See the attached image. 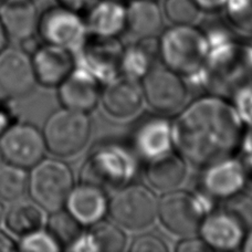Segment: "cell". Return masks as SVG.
<instances>
[{
    "label": "cell",
    "instance_id": "6da1fadb",
    "mask_svg": "<svg viewBox=\"0 0 252 252\" xmlns=\"http://www.w3.org/2000/svg\"><path fill=\"white\" fill-rule=\"evenodd\" d=\"M172 124L179 155L199 167L232 157L246 132L236 107L215 94L192 102Z\"/></svg>",
    "mask_w": 252,
    "mask_h": 252
},
{
    "label": "cell",
    "instance_id": "7a4b0ae2",
    "mask_svg": "<svg viewBox=\"0 0 252 252\" xmlns=\"http://www.w3.org/2000/svg\"><path fill=\"white\" fill-rule=\"evenodd\" d=\"M158 53L164 65L182 76L199 78L209 44L204 30L192 25H173L160 34Z\"/></svg>",
    "mask_w": 252,
    "mask_h": 252
},
{
    "label": "cell",
    "instance_id": "3957f363",
    "mask_svg": "<svg viewBox=\"0 0 252 252\" xmlns=\"http://www.w3.org/2000/svg\"><path fill=\"white\" fill-rule=\"evenodd\" d=\"M136 156L119 144L96 147L81 170L82 183L102 188L103 190L122 188L130 184L137 174Z\"/></svg>",
    "mask_w": 252,
    "mask_h": 252
},
{
    "label": "cell",
    "instance_id": "277c9868",
    "mask_svg": "<svg viewBox=\"0 0 252 252\" xmlns=\"http://www.w3.org/2000/svg\"><path fill=\"white\" fill-rule=\"evenodd\" d=\"M42 134L48 152L58 157H72L87 146L91 121L87 113L63 107L47 119Z\"/></svg>",
    "mask_w": 252,
    "mask_h": 252
},
{
    "label": "cell",
    "instance_id": "5b68a950",
    "mask_svg": "<svg viewBox=\"0 0 252 252\" xmlns=\"http://www.w3.org/2000/svg\"><path fill=\"white\" fill-rule=\"evenodd\" d=\"M73 187V173L61 160L43 158L31 168L28 192L31 199L49 213L64 207Z\"/></svg>",
    "mask_w": 252,
    "mask_h": 252
},
{
    "label": "cell",
    "instance_id": "8992f818",
    "mask_svg": "<svg viewBox=\"0 0 252 252\" xmlns=\"http://www.w3.org/2000/svg\"><path fill=\"white\" fill-rule=\"evenodd\" d=\"M211 198L204 195L170 190L158 201L160 222L170 233L179 237H189L199 230L202 220L208 215Z\"/></svg>",
    "mask_w": 252,
    "mask_h": 252
},
{
    "label": "cell",
    "instance_id": "52a82bcc",
    "mask_svg": "<svg viewBox=\"0 0 252 252\" xmlns=\"http://www.w3.org/2000/svg\"><path fill=\"white\" fill-rule=\"evenodd\" d=\"M109 214L120 227L141 231L155 221L158 215V200L147 187L128 184L118 189L109 201Z\"/></svg>",
    "mask_w": 252,
    "mask_h": 252
},
{
    "label": "cell",
    "instance_id": "ba28073f",
    "mask_svg": "<svg viewBox=\"0 0 252 252\" xmlns=\"http://www.w3.org/2000/svg\"><path fill=\"white\" fill-rule=\"evenodd\" d=\"M38 33L44 43L66 49L73 55L83 47L90 35L80 12L60 4L40 15Z\"/></svg>",
    "mask_w": 252,
    "mask_h": 252
},
{
    "label": "cell",
    "instance_id": "9c48e42d",
    "mask_svg": "<svg viewBox=\"0 0 252 252\" xmlns=\"http://www.w3.org/2000/svg\"><path fill=\"white\" fill-rule=\"evenodd\" d=\"M143 95L161 115L174 114L185 105L188 90L183 76L167 66H153L142 79Z\"/></svg>",
    "mask_w": 252,
    "mask_h": 252
},
{
    "label": "cell",
    "instance_id": "30bf717a",
    "mask_svg": "<svg viewBox=\"0 0 252 252\" xmlns=\"http://www.w3.org/2000/svg\"><path fill=\"white\" fill-rule=\"evenodd\" d=\"M0 151L6 163L28 169L44 158L47 146L37 126L15 122L0 135Z\"/></svg>",
    "mask_w": 252,
    "mask_h": 252
},
{
    "label": "cell",
    "instance_id": "8fae6325",
    "mask_svg": "<svg viewBox=\"0 0 252 252\" xmlns=\"http://www.w3.org/2000/svg\"><path fill=\"white\" fill-rule=\"evenodd\" d=\"M32 60L21 48L6 47L0 51V95L3 98H21L37 87Z\"/></svg>",
    "mask_w": 252,
    "mask_h": 252
},
{
    "label": "cell",
    "instance_id": "7c38bea8",
    "mask_svg": "<svg viewBox=\"0 0 252 252\" xmlns=\"http://www.w3.org/2000/svg\"><path fill=\"white\" fill-rule=\"evenodd\" d=\"M123 49L116 38L90 35L83 47L74 53L75 66L89 71L95 78L104 82L113 80L120 73L121 57Z\"/></svg>",
    "mask_w": 252,
    "mask_h": 252
},
{
    "label": "cell",
    "instance_id": "4fadbf2b",
    "mask_svg": "<svg viewBox=\"0 0 252 252\" xmlns=\"http://www.w3.org/2000/svg\"><path fill=\"white\" fill-rule=\"evenodd\" d=\"M201 188L211 199H227L242 191L247 186V170L244 161L228 157L204 167Z\"/></svg>",
    "mask_w": 252,
    "mask_h": 252
},
{
    "label": "cell",
    "instance_id": "5bb4252c",
    "mask_svg": "<svg viewBox=\"0 0 252 252\" xmlns=\"http://www.w3.org/2000/svg\"><path fill=\"white\" fill-rule=\"evenodd\" d=\"M198 231L209 248L217 251L239 249L248 233L239 220L223 208L206 215Z\"/></svg>",
    "mask_w": 252,
    "mask_h": 252
},
{
    "label": "cell",
    "instance_id": "9a60e30c",
    "mask_svg": "<svg viewBox=\"0 0 252 252\" xmlns=\"http://www.w3.org/2000/svg\"><path fill=\"white\" fill-rule=\"evenodd\" d=\"M100 83L89 71L74 66L58 87V96L65 109L88 114L95 109L101 98Z\"/></svg>",
    "mask_w": 252,
    "mask_h": 252
},
{
    "label": "cell",
    "instance_id": "2e32d148",
    "mask_svg": "<svg viewBox=\"0 0 252 252\" xmlns=\"http://www.w3.org/2000/svg\"><path fill=\"white\" fill-rule=\"evenodd\" d=\"M100 100L105 112L112 118L128 119L142 107L144 101L142 84L138 80L118 75L106 83Z\"/></svg>",
    "mask_w": 252,
    "mask_h": 252
},
{
    "label": "cell",
    "instance_id": "e0dca14e",
    "mask_svg": "<svg viewBox=\"0 0 252 252\" xmlns=\"http://www.w3.org/2000/svg\"><path fill=\"white\" fill-rule=\"evenodd\" d=\"M31 60L37 83L46 88L59 87L75 66L73 53L48 43L39 46Z\"/></svg>",
    "mask_w": 252,
    "mask_h": 252
},
{
    "label": "cell",
    "instance_id": "ac0fdd59",
    "mask_svg": "<svg viewBox=\"0 0 252 252\" xmlns=\"http://www.w3.org/2000/svg\"><path fill=\"white\" fill-rule=\"evenodd\" d=\"M40 15L33 0H6L0 6V21L9 40L22 42L38 33Z\"/></svg>",
    "mask_w": 252,
    "mask_h": 252
},
{
    "label": "cell",
    "instance_id": "d6986e66",
    "mask_svg": "<svg viewBox=\"0 0 252 252\" xmlns=\"http://www.w3.org/2000/svg\"><path fill=\"white\" fill-rule=\"evenodd\" d=\"M64 207L82 226H93L109 213V200L102 188L82 183L72 189Z\"/></svg>",
    "mask_w": 252,
    "mask_h": 252
},
{
    "label": "cell",
    "instance_id": "ffe728a7",
    "mask_svg": "<svg viewBox=\"0 0 252 252\" xmlns=\"http://www.w3.org/2000/svg\"><path fill=\"white\" fill-rule=\"evenodd\" d=\"M133 145L136 154L150 160L170 152L173 144V124L164 118L143 121L134 130Z\"/></svg>",
    "mask_w": 252,
    "mask_h": 252
},
{
    "label": "cell",
    "instance_id": "44dd1931",
    "mask_svg": "<svg viewBox=\"0 0 252 252\" xmlns=\"http://www.w3.org/2000/svg\"><path fill=\"white\" fill-rule=\"evenodd\" d=\"M163 16L157 0H129L126 3L125 32L135 41L154 39L163 29Z\"/></svg>",
    "mask_w": 252,
    "mask_h": 252
},
{
    "label": "cell",
    "instance_id": "7402d4cb",
    "mask_svg": "<svg viewBox=\"0 0 252 252\" xmlns=\"http://www.w3.org/2000/svg\"><path fill=\"white\" fill-rule=\"evenodd\" d=\"M84 18L91 35L116 38L125 32L126 3L122 0H97Z\"/></svg>",
    "mask_w": 252,
    "mask_h": 252
},
{
    "label": "cell",
    "instance_id": "603a6c76",
    "mask_svg": "<svg viewBox=\"0 0 252 252\" xmlns=\"http://www.w3.org/2000/svg\"><path fill=\"white\" fill-rule=\"evenodd\" d=\"M2 219L7 230L11 235L21 238L44 228L47 211L34 200L21 198L11 202Z\"/></svg>",
    "mask_w": 252,
    "mask_h": 252
},
{
    "label": "cell",
    "instance_id": "cb8c5ba5",
    "mask_svg": "<svg viewBox=\"0 0 252 252\" xmlns=\"http://www.w3.org/2000/svg\"><path fill=\"white\" fill-rule=\"evenodd\" d=\"M146 178L158 190L170 191L184 182L187 174L186 160L172 152L148 160Z\"/></svg>",
    "mask_w": 252,
    "mask_h": 252
},
{
    "label": "cell",
    "instance_id": "d4e9b609",
    "mask_svg": "<svg viewBox=\"0 0 252 252\" xmlns=\"http://www.w3.org/2000/svg\"><path fill=\"white\" fill-rule=\"evenodd\" d=\"M148 40L136 41V43L123 49L120 73L139 81L154 66L153 65V52L147 46Z\"/></svg>",
    "mask_w": 252,
    "mask_h": 252
},
{
    "label": "cell",
    "instance_id": "484cf974",
    "mask_svg": "<svg viewBox=\"0 0 252 252\" xmlns=\"http://www.w3.org/2000/svg\"><path fill=\"white\" fill-rule=\"evenodd\" d=\"M29 174L26 168L2 163L0 165V202H11L24 198L28 192Z\"/></svg>",
    "mask_w": 252,
    "mask_h": 252
},
{
    "label": "cell",
    "instance_id": "4316f807",
    "mask_svg": "<svg viewBox=\"0 0 252 252\" xmlns=\"http://www.w3.org/2000/svg\"><path fill=\"white\" fill-rule=\"evenodd\" d=\"M44 227L62 249H66L83 232L82 224L69 211L62 208L52 211Z\"/></svg>",
    "mask_w": 252,
    "mask_h": 252
},
{
    "label": "cell",
    "instance_id": "83f0119b",
    "mask_svg": "<svg viewBox=\"0 0 252 252\" xmlns=\"http://www.w3.org/2000/svg\"><path fill=\"white\" fill-rule=\"evenodd\" d=\"M91 236L97 251L121 252L126 247V236L121 227L107 221H98L92 226Z\"/></svg>",
    "mask_w": 252,
    "mask_h": 252
},
{
    "label": "cell",
    "instance_id": "f1b7e54d",
    "mask_svg": "<svg viewBox=\"0 0 252 252\" xmlns=\"http://www.w3.org/2000/svg\"><path fill=\"white\" fill-rule=\"evenodd\" d=\"M222 11L232 28L252 34V0H227Z\"/></svg>",
    "mask_w": 252,
    "mask_h": 252
},
{
    "label": "cell",
    "instance_id": "f546056e",
    "mask_svg": "<svg viewBox=\"0 0 252 252\" xmlns=\"http://www.w3.org/2000/svg\"><path fill=\"white\" fill-rule=\"evenodd\" d=\"M200 12L193 0H164L163 13L173 25H192Z\"/></svg>",
    "mask_w": 252,
    "mask_h": 252
},
{
    "label": "cell",
    "instance_id": "4dcf8cb0",
    "mask_svg": "<svg viewBox=\"0 0 252 252\" xmlns=\"http://www.w3.org/2000/svg\"><path fill=\"white\" fill-rule=\"evenodd\" d=\"M17 250L24 252H58L62 250L47 229H39L20 238Z\"/></svg>",
    "mask_w": 252,
    "mask_h": 252
},
{
    "label": "cell",
    "instance_id": "1f68e13d",
    "mask_svg": "<svg viewBox=\"0 0 252 252\" xmlns=\"http://www.w3.org/2000/svg\"><path fill=\"white\" fill-rule=\"evenodd\" d=\"M222 208L236 217L244 228L249 232L252 229V196L244 192L223 200Z\"/></svg>",
    "mask_w": 252,
    "mask_h": 252
},
{
    "label": "cell",
    "instance_id": "d6a6232c",
    "mask_svg": "<svg viewBox=\"0 0 252 252\" xmlns=\"http://www.w3.org/2000/svg\"><path fill=\"white\" fill-rule=\"evenodd\" d=\"M232 104L236 107L238 114L245 123L252 125V83L247 84L245 87L232 94Z\"/></svg>",
    "mask_w": 252,
    "mask_h": 252
},
{
    "label": "cell",
    "instance_id": "836d02e7",
    "mask_svg": "<svg viewBox=\"0 0 252 252\" xmlns=\"http://www.w3.org/2000/svg\"><path fill=\"white\" fill-rule=\"evenodd\" d=\"M130 251L133 252H166L168 247L163 239L155 235H142L137 237L130 246Z\"/></svg>",
    "mask_w": 252,
    "mask_h": 252
},
{
    "label": "cell",
    "instance_id": "e575fe53",
    "mask_svg": "<svg viewBox=\"0 0 252 252\" xmlns=\"http://www.w3.org/2000/svg\"><path fill=\"white\" fill-rule=\"evenodd\" d=\"M240 152L242 153V161L247 170V185H252V125L248 132L244 134Z\"/></svg>",
    "mask_w": 252,
    "mask_h": 252
},
{
    "label": "cell",
    "instance_id": "d590c367",
    "mask_svg": "<svg viewBox=\"0 0 252 252\" xmlns=\"http://www.w3.org/2000/svg\"><path fill=\"white\" fill-rule=\"evenodd\" d=\"M210 250L208 245L201 238H192L191 236L185 237V239L178 242L176 247L177 252H204Z\"/></svg>",
    "mask_w": 252,
    "mask_h": 252
},
{
    "label": "cell",
    "instance_id": "8d00e7d4",
    "mask_svg": "<svg viewBox=\"0 0 252 252\" xmlns=\"http://www.w3.org/2000/svg\"><path fill=\"white\" fill-rule=\"evenodd\" d=\"M67 251H74V252H95L96 247L94 245L93 238L91 233H84L82 232L81 235L76 238V239L72 242V244L65 249Z\"/></svg>",
    "mask_w": 252,
    "mask_h": 252
},
{
    "label": "cell",
    "instance_id": "74e56055",
    "mask_svg": "<svg viewBox=\"0 0 252 252\" xmlns=\"http://www.w3.org/2000/svg\"><path fill=\"white\" fill-rule=\"evenodd\" d=\"M96 1L97 0H58L60 6L72 9L80 13L89 10Z\"/></svg>",
    "mask_w": 252,
    "mask_h": 252
},
{
    "label": "cell",
    "instance_id": "f35d334b",
    "mask_svg": "<svg viewBox=\"0 0 252 252\" xmlns=\"http://www.w3.org/2000/svg\"><path fill=\"white\" fill-rule=\"evenodd\" d=\"M200 11L215 13L223 10L227 0H193Z\"/></svg>",
    "mask_w": 252,
    "mask_h": 252
},
{
    "label": "cell",
    "instance_id": "ab89813d",
    "mask_svg": "<svg viewBox=\"0 0 252 252\" xmlns=\"http://www.w3.org/2000/svg\"><path fill=\"white\" fill-rule=\"evenodd\" d=\"M12 120L13 114L10 106L3 101H0V135H1L9 126L15 123Z\"/></svg>",
    "mask_w": 252,
    "mask_h": 252
},
{
    "label": "cell",
    "instance_id": "60d3db41",
    "mask_svg": "<svg viewBox=\"0 0 252 252\" xmlns=\"http://www.w3.org/2000/svg\"><path fill=\"white\" fill-rule=\"evenodd\" d=\"M17 250V245L10 236L0 231V252H12Z\"/></svg>",
    "mask_w": 252,
    "mask_h": 252
},
{
    "label": "cell",
    "instance_id": "b9f144b4",
    "mask_svg": "<svg viewBox=\"0 0 252 252\" xmlns=\"http://www.w3.org/2000/svg\"><path fill=\"white\" fill-rule=\"evenodd\" d=\"M8 41H9V39L7 37L6 32H4L3 27L1 25V21H0V51H2L4 48L8 47Z\"/></svg>",
    "mask_w": 252,
    "mask_h": 252
},
{
    "label": "cell",
    "instance_id": "7bdbcfd3",
    "mask_svg": "<svg viewBox=\"0 0 252 252\" xmlns=\"http://www.w3.org/2000/svg\"><path fill=\"white\" fill-rule=\"evenodd\" d=\"M244 249L247 252H252V229L248 232V235L246 236V239L244 241Z\"/></svg>",
    "mask_w": 252,
    "mask_h": 252
},
{
    "label": "cell",
    "instance_id": "ee69618b",
    "mask_svg": "<svg viewBox=\"0 0 252 252\" xmlns=\"http://www.w3.org/2000/svg\"><path fill=\"white\" fill-rule=\"evenodd\" d=\"M3 218V210H2V206L0 204V222H1V220Z\"/></svg>",
    "mask_w": 252,
    "mask_h": 252
},
{
    "label": "cell",
    "instance_id": "f6af8a7d",
    "mask_svg": "<svg viewBox=\"0 0 252 252\" xmlns=\"http://www.w3.org/2000/svg\"><path fill=\"white\" fill-rule=\"evenodd\" d=\"M2 163H4V159H3V156L1 154V151H0V165H1Z\"/></svg>",
    "mask_w": 252,
    "mask_h": 252
},
{
    "label": "cell",
    "instance_id": "bcb514c9",
    "mask_svg": "<svg viewBox=\"0 0 252 252\" xmlns=\"http://www.w3.org/2000/svg\"><path fill=\"white\" fill-rule=\"evenodd\" d=\"M122 1H124V2H125V1H129V0H122Z\"/></svg>",
    "mask_w": 252,
    "mask_h": 252
},
{
    "label": "cell",
    "instance_id": "7dc6e473",
    "mask_svg": "<svg viewBox=\"0 0 252 252\" xmlns=\"http://www.w3.org/2000/svg\"><path fill=\"white\" fill-rule=\"evenodd\" d=\"M2 1H6V0H1V2H2Z\"/></svg>",
    "mask_w": 252,
    "mask_h": 252
},
{
    "label": "cell",
    "instance_id": "c3c4849f",
    "mask_svg": "<svg viewBox=\"0 0 252 252\" xmlns=\"http://www.w3.org/2000/svg\"><path fill=\"white\" fill-rule=\"evenodd\" d=\"M0 2H1V0H0Z\"/></svg>",
    "mask_w": 252,
    "mask_h": 252
},
{
    "label": "cell",
    "instance_id": "681fc988",
    "mask_svg": "<svg viewBox=\"0 0 252 252\" xmlns=\"http://www.w3.org/2000/svg\"><path fill=\"white\" fill-rule=\"evenodd\" d=\"M251 48H252V46H251Z\"/></svg>",
    "mask_w": 252,
    "mask_h": 252
}]
</instances>
